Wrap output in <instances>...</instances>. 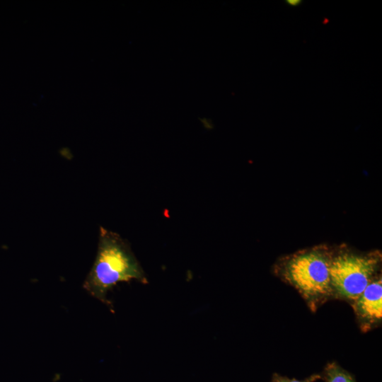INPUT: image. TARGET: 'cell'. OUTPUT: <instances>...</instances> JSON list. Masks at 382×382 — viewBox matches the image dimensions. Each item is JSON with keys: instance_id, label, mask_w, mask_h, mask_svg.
I'll use <instances>...</instances> for the list:
<instances>
[{"instance_id": "5", "label": "cell", "mask_w": 382, "mask_h": 382, "mask_svg": "<svg viewBox=\"0 0 382 382\" xmlns=\"http://www.w3.org/2000/svg\"><path fill=\"white\" fill-rule=\"evenodd\" d=\"M322 378L325 382H356L352 374L336 362H330L325 366Z\"/></svg>"}, {"instance_id": "2", "label": "cell", "mask_w": 382, "mask_h": 382, "mask_svg": "<svg viewBox=\"0 0 382 382\" xmlns=\"http://www.w3.org/2000/svg\"><path fill=\"white\" fill-rule=\"evenodd\" d=\"M331 257L326 250L313 248L296 253L279 265V276L298 291L312 311L333 299Z\"/></svg>"}, {"instance_id": "7", "label": "cell", "mask_w": 382, "mask_h": 382, "mask_svg": "<svg viewBox=\"0 0 382 382\" xmlns=\"http://www.w3.org/2000/svg\"><path fill=\"white\" fill-rule=\"evenodd\" d=\"M286 2L290 6H298V5H299L301 4V1H300V0H287V1H286Z\"/></svg>"}, {"instance_id": "4", "label": "cell", "mask_w": 382, "mask_h": 382, "mask_svg": "<svg viewBox=\"0 0 382 382\" xmlns=\"http://www.w3.org/2000/svg\"><path fill=\"white\" fill-rule=\"evenodd\" d=\"M360 329L367 332L382 321V279L377 274L351 304Z\"/></svg>"}, {"instance_id": "1", "label": "cell", "mask_w": 382, "mask_h": 382, "mask_svg": "<svg viewBox=\"0 0 382 382\" xmlns=\"http://www.w3.org/2000/svg\"><path fill=\"white\" fill-rule=\"evenodd\" d=\"M135 279L148 282L129 243L119 234L100 227L98 251L83 287L93 297L112 307L107 294L117 283Z\"/></svg>"}, {"instance_id": "3", "label": "cell", "mask_w": 382, "mask_h": 382, "mask_svg": "<svg viewBox=\"0 0 382 382\" xmlns=\"http://www.w3.org/2000/svg\"><path fill=\"white\" fill-rule=\"evenodd\" d=\"M381 257L378 254H358L340 251L332 254L330 278L333 299L350 305L377 275Z\"/></svg>"}, {"instance_id": "6", "label": "cell", "mask_w": 382, "mask_h": 382, "mask_svg": "<svg viewBox=\"0 0 382 382\" xmlns=\"http://www.w3.org/2000/svg\"><path fill=\"white\" fill-rule=\"evenodd\" d=\"M320 378L321 375L312 374L303 380H297L296 378H290L275 373L272 376L271 382H316Z\"/></svg>"}]
</instances>
